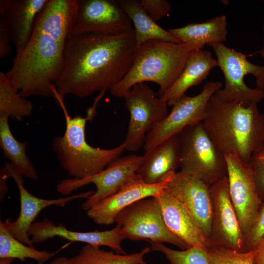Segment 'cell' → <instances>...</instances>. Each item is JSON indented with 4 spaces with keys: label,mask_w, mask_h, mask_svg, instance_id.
I'll return each instance as SVG.
<instances>
[{
    "label": "cell",
    "mask_w": 264,
    "mask_h": 264,
    "mask_svg": "<svg viewBox=\"0 0 264 264\" xmlns=\"http://www.w3.org/2000/svg\"><path fill=\"white\" fill-rule=\"evenodd\" d=\"M167 228L189 247L210 244L184 206L165 189L155 197Z\"/></svg>",
    "instance_id": "obj_20"
},
{
    "label": "cell",
    "mask_w": 264,
    "mask_h": 264,
    "mask_svg": "<svg viewBox=\"0 0 264 264\" xmlns=\"http://www.w3.org/2000/svg\"><path fill=\"white\" fill-rule=\"evenodd\" d=\"M191 51L182 44L158 40L148 41L135 50L132 65L124 77L110 90L116 98H124L136 84L152 82L159 87L161 97L176 80Z\"/></svg>",
    "instance_id": "obj_5"
},
{
    "label": "cell",
    "mask_w": 264,
    "mask_h": 264,
    "mask_svg": "<svg viewBox=\"0 0 264 264\" xmlns=\"http://www.w3.org/2000/svg\"><path fill=\"white\" fill-rule=\"evenodd\" d=\"M152 250L163 253L171 264H210L206 248L193 246L182 250L170 248L162 243L151 242Z\"/></svg>",
    "instance_id": "obj_29"
},
{
    "label": "cell",
    "mask_w": 264,
    "mask_h": 264,
    "mask_svg": "<svg viewBox=\"0 0 264 264\" xmlns=\"http://www.w3.org/2000/svg\"><path fill=\"white\" fill-rule=\"evenodd\" d=\"M248 164L254 175L259 195L264 198V144L251 155Z\"/></svg>",
    "instance_id": "obj_31"
},
{
    "label": "cell",
    "mask_w": 264,
    "mask_h": 264,
    "mask_svg": "<svg viewBox=\"0 0 264 264\" xmlns=\"http://www.w3.org/2000/svg\"><path fill=\"white\" fill-rule=\"evenodd\" d=\"M0 171L7 178L11 177L15 181L20 193L21 203L20 212L17 219L12 221L10 219H7L2 222L13 237L30 246L33 247V243L29 238L28 230L42 210L53 205L64 207L73 200L88 199L94 192H83L56 199L41 198L32 195L25 188L22 176L10 163L6 162L4 167Z\"/></svg>",
    "instance_id": "obj_15"
},
{
    "label": "cell",
    "mask_w": 264,
    "mask_h": 264,
    "mask_svg": "<svg viewBox=\"0 0 264 264\" xmlns=\"http://www.w3.org/2000/svg\"><path fill=\"white\" fill-rule=\"evenodd\" d=\"M224 156L231 199L246 240L262 204V199L248 163L235 152Z\"/></svg>",
    "instance_id": "obj_12"
},
{
    "label": "cell",
    "mask_w": 264,
    "mask_h": 264,
    "mask_svg": "<svg viewBox=\"0 0 264 264\" xmlns=\"http://www.w3.org/2000/svg\"><path fill=\"white\" fill-rule=\"evenodd\" d=\"M71 33L121 34L133 29L132 22L118 0H79Z\"/></svg>",
    "instance_id": "obj_14"
},
{
    "label": "cell",
    "mask_w": 264,
    "mask_h": 264,
    "mask_svg": "<svg viewBox=\"0 0 264 264\" xmlns=\"http://www.w3.org/2000/svg\"><path fill=\"white\" fill-rule=\"evenodd\" d=\"M210 264H254V251L240 252L217 246L206 248Z\"/></svg>",
    "instance_id": "obj_30"
},
{
    "label": "cell",
    "mask_w": 264,
    "mask_h": 264,
    "mask_svg": "<svg viewBox=\"0 0 264 264\" xmlns=\"http://www.w3.org/2000/svg\"><path fill=\"white\" fill-rule=\"evenodd\" d=\"M118 2L134 26L136 49L152 40L181 44L168 30L160 27L148 15L141 6L140 0H120Z\"/></svg>",
    "instance_id": "obj_24"
},
{
    "label": "cell",
    "mask_w": 264,
    "mask_h": 264,
    "mask_svg": "<svg viewBox=\"0 0 264 264\" xmlns=\"http://www.w3.org/2000/svg\"><path fill=\"white\" fill-rule=\"evenodd\" d=\"M217 57V66L225 79L223 88L215 95L225 102H239L257 104L264 98V66L251 63L247 55L223 43L208 44Z\"/></svg>",
    "instance_id": "obj_6"
},
{
    "label": "cell",
    "mask_w": 264,
    "mask_h": 264,
    "mask_svg": "<svg viewBox=\"0 0 264 264\" xmlns=\"http://www.w3.org/2000/svg\"><path fill=\"white\" fill-rule=\"evenodd\" d=\"M178 136L180 171L209 186L227 176L225 156L214 143L202 122L185 127Z\"/></svg>",
    "instance_id": "obj_7"
},
{
    "label": "cell",
    "mask_w": 264,
    "mask_h": 264,
    "mask_svg": "<svg viewBox=\"0 0 264 264\" xmlns=\"http://www.w3.org/2000/svg\"><path fill=\"white\" fill-rule=\"evenodd\" d=\"M105 93V91L99 92L92 106L88 109L86 117L77 114L73 117L69 116L64 99L54 93V97L65 115L66 130L63 136H56L53 139L52 147L56 154L60 166L73 178H84L102 171L110 162L120 157L126 150L125 141L110 149L95 148L86 141L87 122L95 116L97 106Z\"/></svg>",
    "instance_id": "obj_4"
},
{
    "label": "cell",
    "mask_w": 264,
    "mask_h": 264,
    "mask_svg": "<svg viewBox=\"0 0 264 264\" xmlns=\"http://www.w3.org/2000/svg\"><path fill=\"white\" fill-rule=\"evenodd\" d=\"M259 53L261 56V57L264 59V42L263 47L261 48V49L259 51Z\"/></svg>",
    "instance_id": "obj_38"
},
{
    "label": "cell",
    "mask_w": 264,
    "mask_h": 264,
    "mask_svg": "<svg viewBox=\"0 0 264 264\" xmlns=\"http://www.w3.org/2000/svg\"><path fill=\"white\" fill-rule=\"evenodd\" d=\"M210 190L213 202L210 246L246 251L245 238L231 199L227 176L210 186Z\"/></svg>",
    "instance_id": "obj_13"
},
{
    "label": "cell",
    "mask_w": 264,
    "mask_h": 264,
    "mask_svg": "<svg viewBox=\"0 0 264 264\" xmlns=\"http://www.w3.org/2000/svg\"><path fill=\"white\" fill-rule=\"evenodd\" d=\"M142 156L131 154L119 157L110 162L102 171L84 178H66L57 185V192L69 196L74 191L89 183H93L96 191L83 203L88 210L102 199L115 193L137 176L136 171Z\"/></svg>",
    "instance_id": "obj_11"
},
{
    "label": "cell",
    "mask_w": 264,
    "mask_h": 264,
    "mask_svg": "<svg viewBox=\"0 0 264 264\" xmlns=\"http://www.w3.org/2000/svg\"><path fill=\"white\" fill-rule=\"evenodd\" d=\"M264 237V202L262 204L246 239L247 251L253 250Z\"/></svg>",
    "instance_id": "obj_33"
},
{
    "label": "cell",
    "mask_w": 264,
    "mask_h": 264,
    "mask_svg": "<svg viewBox=\"0 0 264 264\" xmlns=\"http://www.w3.org/2000/svg\"><path fill=\"white\" fill-rule=\"evenodd\" d=\"M48 0H0V19L6 24L16 54L28 43L39 14Z\"/></svg>",
    "instance_id": "obj_19"
},
{
    "label": "cell",
    "mask_w": 264,
    "mask_h": 264,
    "mask_svg": "<svg viewBox=\"0 0 264 264\" xmlns=\"http://www.w3.org/2000/svg\"><path fill=\"white\" fill-rule=\"evenodd\" d=\"M257 104L225 102L215 94L211 98L202 122L224 155L235 152L248 163L252 154L264 144V114Z\"/></svg>",
    "instance_id": "obj_3"
},
{
    "label": "cell",
    "mask_w": 264,
    "mask_h": 264,
    "mask_svg": "<svg viewBox=\"0 0 264 264\" xmlns=\"http://www.w3.org/2000/svg\"><path fill=\"white\" fill-rule=\"evenodd\" d=\"M49 264H70V263L69 258L63 256L53 259Z\"/></svg>",
    "instance_id": "obj_36"
},
{
    "label": "cell",
    "mask_w": 264,
    "mask_h": 264,
    "mask_svg": "<svg viewBox=\"0 0 264 264\" xmlns=\"http://www.w3.org/2000/svg\"><path fill=\"white\" fill-rule=\"evenodd\" d=\"M165 189L184 206L210 242L213 218L210 186L180 171L172 175Z\"/></svg>",
    "instance_id": "obj_16"
},
{
    "label": "cell",
    "mask_w": 264,
    "mask_h": 264,
    "mask_svg": "<svg viewBox=\"0 0 264 264\" xmlns=\"http://www.w3.org/2000/svg\"><path fill=\"white\" fill-rule=\"evenodd\" d=\"M253 250L254 251V264H264V237Z\"/></svg>",
    "instance_id": "obj_35"
},
{
    "label": "cell",
    "mask_w": 264,
    "mask_h": 264,
    "mask_svg": "<svg viewBox=\"0 0 264 264\" xmlns=\"http://www.w3.org/2000/svg\"><path fill=\"white\" fill-rule=\"evenodd\" d=\"M174 173L154 184L144 182L137 175L117 192L93 205L87 210V214L97 224H112L118 213L127 206L144 198L158 196L166 188Z\"/></svg>",
    "instance_id": "obj_17"
},
{
    "label": "cell",
    "mask_w": 264,
    "mask_h": 264,
    "mask_svg": "<svg viewBox=\"0 0 264 264\" xmlns=\"http://www.w3.org/2000/svg\"><path fill=\"white\" fill-rule=\"evenodd\" d=\"M10 34L4 22L0 19V58L3 59L9 55L12 49L9 44ZM11 41V40H10Z\"/></svg>",
    "instance_id": "obj_34"
},
{
    "label": "cell",
    "mask_w": 264,
    "mask_h": 264,
    "mask_svg": "<svg viewBox=\"0 0 264 264\" xmlns=\"http://www.w3.org/2000/svg\"><path fill=\"white\" fill-rule=\"evenodd\" d=\"M227 26L226 17L221 15L203 22L170 29L168 31L193 50L203 49L206 44L212 43H223L227 40Z\"/></svg>",
    "instance_id": "obj_23"
},
{
    "label": "cell",
    "mask_w": 264,
    "mask_h": 264,
    "mask_svg": "<svg viewBox=\"0 0 264 264\" xmlns=\"http://www.w3.org/2000/svg\"><path fill=\"white\" fill-rule=\"evenodd\" d=\"M217 66V59L211 53L203 49L190 51L181 74L160 97L169 106H173L191 87L201 83L210 70Z\"/></svg>",
    "instance_id": "obj_22"
},
{
    "label": "cell",
    "mask_w": 264,
    "mask_h": 264,
    "mask_svg": "<svg viewBox=\"0 0 264 264\" xmlns=\"http://www.w3.org/2000/svg\"><path fill=\"white\" fill-rule=\"evenodd\" d=\"M135 50L133 28L114 36L71 33L66 43L64 68L55 83L57 93L64 99L110 91L131 68Z\"/></svg>",
    "instance_id": "obj_1"
},
{
    "label": "cell",
    "mask_w": 264,
    "mask_h": 264,
    "mask_svg": "<svg viewBox=\"0 0 264 264\" xmlns=\"http://www.w3.org/2000/svg\"><path fill=\"white\" fill-rule=\"evenodd\" d=\"M140 3L145 12L156 22L172 8L171 3L165 0H141Z\"/></svg>",
    "instance_id": "obj_32"
},
{
    "label": "cell",
    "mask_w": 264,
    "mask_h": 264,
    "mask_svg": "<svg viewBox=\"0 0 264 264\" xmlns=\"http://www.w3.org/2000/svg\"><path fill=\"white\" fill-rule=\"evenodd\" d=\"M55 253L39 251L34 247L26 245L13 237L0 221V258L18 259L24 262L27 258L45 262L53 257Z\"/></svg>",
    "instance_id": "obj_28"
},
{
    "label": "cell",
    "mask_w": 264,
    "mask_h": 264,
    "mask_svg": "<svg viewBox=\"0 0 264 264\" xmlns=\"http://www.w3.org/2000/svg\"><path fill=\"white\" fill-rule=\"evenodd\" d=\"M78 6V0H48L39 14L28 43L5 73L23 97H54Z\"/></svg>",
    "instance_id": "obj_2"
},
{
    "label": "cell",
    "mask_w": 264,
    "mask_h": 264,
    "mask_svg": "<svg viewBox=\"0 0 264 264\" xmlns=\"http://www.w3.org/2000/svg\"><path fill=\"white\" fill-rule=\"evenodd\" d=\"M28 233L33 244L42 243L49 239L59 237L72 242H85L95 247L108 246L117 254H126L121 244L125 238L118 225L105 231L78 232L67 229L61 223L56 225L51 220L44 219L42 221L33 222Z\"/></svg>",
    "instance_id": "obj_18"
},
{
    "label": "cell",
    "mask_w": 264,
    "mask_h": 264,
    "mask_svg": "<svg viewBox=\"0 0 264 264\" xmlns=\"http://www.w3.org/2000/svg\"><path fill=\"white\" fill-rule=\"evenodd\" d=\"M151 251V247L147 246L139 252L115 254L99 247L87 244L77 255L69 258V260L70 264H147L144 257Z\"/></svg>",
    "instance_id": "obj_26"
},
{
    "label": "cell",
    "mask_w": 264,
    "mask_h": 264,
    "mask_svg": "<svg viewBox=\"0 0 264 264\" xmlns=\"http://www.w3.org/2000/svg\"><path fill=\"white\" fill-rule=\"evenodd\" d=\"M219 81L206 83L198 95H184L173 106L167 116L154 125L147 133L143 145L145 151L178 134L184 128L194 123L202 122L208 104L213 95L221 88Z\"/></svg>",
    "instance_id": "obj_10"
},
{
    "label": "cell",
    "mask_w": 264,
    "mask_h": 264,
    "mask_svg": "<svg viewBox=\"0 0 264 264\" xmlns=\"http://www.w3.org/2000/svg\"><path fill=\"white\" fill-rule=\"evenodd\" d=\"M32 103L21 95L5 73L0 72V114L18 121L30 116Z\"/></svg>",
    "instance_id": "obj_27"
},
{
    "label": "cell",
    "mask_w": 264,
    "mask_h": 264,
    "mask_svg": "<svg viewBox=\"0 0 264 264\" xmlns=\"http://www.w3.org/2000/svg\"><path fill=\"white\" fill-rule=\"evenodd\" d=\"M114 222L120 226L125 239L167 242L182 250L190 248L167 228L154 197L144 198L127 206L118 213Z\"/></svg>",
    "instance_id": "obj_8"
},
{
    "label": "cell",
    "mask_w": 264,
    "mask_h": 264,
    "mask_svg": "<svg viewBox=\"0 0 264 264\" xmlns=\"http://www.w3.org/2000/svg\"><path fill=\"white\" fill-rule=\"evenodd\" d=\"M9 119L8 116L0 114V146L4 155L22 176L37 179V172L26 154L27 142H21L15 138Z\"/></svg>",
    "instance_id": "obj_25"
},
{
    "label": "cell",
    "mask_w": 264,
    "mask_h": 264,
    "mask_svg": "<svg viewBox=\"0 0 264 264\" xmlns=\"http://www.w3.org/2000/svg\"><path fill=\"white\" fill-rule=\"evenodd\" d=\"M179 167L180 148L177 134L145 151L136 174L144 182L154 184L162 181Z\"/></svg>",
    "instance_id": "obj_21"
},
{
    "label": "cell",
    "mask_w": 264,
    "mask_h": 264,
    "mask_svg": "<svg viewBox=\"0 0 264 264\" xmlns=\"http://www.w3.org/2000/svg\"><path fill=\"white\" fill-rule=\"evenodd\" d=\"M124 98L125 107L130 115L124 141L126 150L134 152L143 146L146 135L154 125L167 116L168 104L145 83L133 85Z\"/></svg>",
    "instance_id": "obj_9"
},
{
    "label": "cell",
    "mask_w": 264,
    "mask_h": 264,
    "mask_svg": "<svg viewBox=\"0 0 264 264\" xmlns=\"http://www.w3.org/2000/svg\"><path fill=\"white\" fill-rule=\"evenodd\" d=\"M15 260L13 258H0V264H11ZM44 262H38L37 264H44Z\"/></svg>",
    "instance_id": "obj_37"
}]
</instances>
